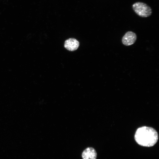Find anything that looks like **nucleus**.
<instances>
[{
  "label": "nucleus",
  "mask_w": 159,
  "mask_h": 159,
  "mask_svg": "<svg viewBox=\"0 0 159 159\" xmlns=\"http://www.w3.org/2000/svg\"><path fill=\"white\" fill-rule=\"evenodd\" d=\"M79 46V42L76 39L71 38L66 40L64 47L68 50L73 51L77 49Z\"/></svg>",
  "instance_id": "nucleus-4"
},
{
  "label": "nucleus",
  "mask_w": 159,
  "mask_h": 159,
  "mask_svg": "<svg viewBox=\"0 0 159 159\" xmlns=\"http://www.w3.org/2000/svg\"><path fill=\"white\" fill-rule=\"evenodd\" d=\"M82 156L83 159H96L97 153L94 148L88 147L83 151Z\"/></svg>",
  "instance_id": "nucleus-5"
},
{
  "label": "nucleus",
  "mask_w": 159,
  "mask_h": 159,
  "mask_svg": "<svg viewBox=\"0 0 159 159\" xmlns=\"http://www.w3.org/2000/svg\"><path fill=\"white\" fill-rule=\"evenodd\" d=\"M132 7L135 13L142 17L150 16L152 13L151 7L148 4L143 2H135L132 5Z\"/></svg>",
  "instance_id": "nucleus-2"
},
{
  "label": "nucleus",
  "mask_w": 159,
  "mask_h": 159,
  "mask_svg": "<svg viewBox=\"0 0 159 159\" xmlns=\"http://www.w3.org/2000/svg\"><path fill=\"white\" fill-rule=\"evenodd\" d=\"M137 35L132 31L126 32L122 39V42L125 45L129 46L135 43L137 39Z\"/></svg>",
  "instance_id": "nucleus-3"
},
{
  "label": "nucleus",
  "mask_w": 159,
  "mask_h": 159,
  "mask_svg": "<svg viewBox=\"0 0 159 159\" xmlns=\"http://www.w3.org/2000/svg\"><path fill=\"white\" fill-rule=\"evenodd\" d=\"M158 135L153 128L145 126L138 128L134 136L135 141L139 145L146 147L154 146L157 142Z\"/></svg>",
  "instance_id": "nucleus-1"
}]
</instances>
